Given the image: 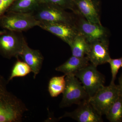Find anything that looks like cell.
<instances>
[{
	"label": "cell",
	"instance_id": "4fadbf2b",
	"mask_svg": "<svg viewBox=\"0 0 122 122\" xmlns=\"http://www.w3.org/2000/svg\"><path fill=\"white\" fill-rule=\"evenodd\" d=\"M19 56L29 66L33 73L34 78H36L41 69L44 60V57L40 51L31 49L26 42Z\"/></svg>",
	"mask_w": 122,
	"mask_h": 122
},
{
	"label": "cell",
	"instance_id": "44dd1931",
	"mask_svg": "<svg viewBox=\"0 0 122 122\" xmlns=\"http://www.w3.org/2000/svg\"><path fill=\"white\" fill-rule=\"evenodd\" d=\"M110 66L112 78L111 83H115L119 69L122 67V57L120 58L112 59L111 58L108 61Z\"/></svg>",
	"mask_w": 122,
	"mask_h": 122
},
{
	"label": "cell",
	"instance_id": "e0dca14e",
	"mask_svg": "<svg viewBox=\"0 0 122 122\" xmlns=\"http://www.w3.org/2000/svg\"><path fill=\"white\" fill-rule=\"evenodd\" d=\"M66 76L64 75L55 76L51 79L49 82L48 91L51 97H57L63 93L66 86Z\"/></svg>",
	"mask_w": 122,
	"mask_h": 122
},
{
	"label": "cell",
	"instance_id": "d6986e66",
	"mask_svg": "<svg viewBox=\"0 0 122 122\" xmlns=\"http://www.w3.org/2000/svg\"><path fill=\"white\" fill-rule=\"evenodd\" d=\"M32 72L29 66L25 62L17 58V61L14 65L8 82L15 77H24Z\"/></svg>",
	"mask_w": 122,
	"mask_h": 122
},
{
	"label": "cell",
	"instance_id": "7c38bea8",
	"mask_svg": "<svg viewBox=\"0 0 122 122\" xmlns=\"http://www.w3.org/2000/svg\"><path fill=\"white\" fill-rule=\"evenodd\" d=\"M77 15L92 23L102 25L99 0H74Z\"/></svg>",
	"mask_w": 122,
	"mask_h": 122
},
{
	"label": "cell",
	"instance_id": "ba28073f",
	"mask_svg": "<svg viewBox=\"0 0 122 122\" xmlns=\"http://www.w3.org/2000/svg\"><path fill=\"white\" fill-rule=\"evenodd\" d=\"M76 15V29L90 43L99 39L107 38L108 30L102 25L92 23L81 15Z\"/></svg>",
	"mask_w": 122,
	"mask_h": 122
},
{
	"label": "cell",
	"instance_id": "cb8c5ba5",
	"mask_svg": "<svg viewBox=\"0 0 122 122\" xmlns=\"http://www.w3.org/2000/svg\"></svg>",
	"mask_w": 122,
	"mask_h": 122
},
{
	"label": "cell",
	"instance_id": "8992f818",
	"mask_svg": "<svg viewBox=\"0 0 122 122\" xmlns=\"http://www.w3.org/2000/svg\"><path fill=\"white\" fill-rule=\"evenodd\" d=\"M119 96L118 85L110 83L103 86L89 99V102L100 115H106Z\"/></svg>",
	"mask_w": 122,
	"mask_h": 122
},
{
	"label": "cell",
	"instance_id": "9a60e30c",
	"mask_svg": "<svg viewBox=\"0 0 122 122\" xmlns=\"http://www.w3.org/2000/svg\"><path fill=\"white\" fill-rule=\"evenodd\" d=\"M44 2L43 0H15L6 13H31Z\"/></svg>",
	"mask_w": 122,
	"mask_h": 122
},
{
	"label": "cell",
	"instance_id": "2e32d148",
	"mask_svg": "<svg viewBox=\"0 0 122 122\" xmlns=\"http://www.w3.org/2000/svg\"><path fill=\"white\" fill-rule=\"evenodd\" d=\"M70 46L72 56L82 57L89 52L90 44L83 35L78 33Z\"/></svg>",
	"mask_w": 122,
	"mask_h": 122
},
{
	"label": "cell",
	"instance_id": "ffe728a7",
	"mask_svg": "<svg viewBox=\"0 0 122 122\" xmlns=\"http://www.w3.org/2000/svg\"><path fill=\"white\" fill-rule=\"evenodd\" d=\"M45 2L52 4L61 7L65 9H69L77 15L74 0H43Z\"/></svg>",
	"mask_w": 122,
	"mask_h": 122
},
{
	"label": "cell",
	"instance_id": "3957f363",
	"mask_svg": "<svg viewBox=\"0 0 122 122\" xmlns=\"http://www.w3.org/2000/svg\"><path fill=\"white\" fill-rule=\"evenodd\" d=\"M40 22L31 13L7 12L0 18L2 28L20 32L39 26Z\"/></svg>",
	"mask_w": 122,
	"mask_h": 122
},
{
	"label": "cell",
	"instance_id": "9c48e42d",
	"mask_svg": "<svg viewBox=\"0 0 122 122\" xmlns=\"http://www.w3.org/2000/svg\"><path fill=\"white\" fill-rule=\"evenodd\" d=\"M77 108L73 111L66 112L59 119L69 117L79 122H102L100 115L90 103L88 100L79 104Z\"/></svg>",
	"mask_w": 122,
	"mask_h": 122
},
{
	"label": "cell",
	"instance_id": "7402d4cb",
	"mask_svg": "<svg viewBox=\"0 0 122 122\" xmlns=\"http://www.w3.org/2000/svg\"><path fill=\"white\" fill-rule=\"evenodd\" d=\"M15 0H0V18L6 13Z\"/></svg>",
	"mask_w": 122,
	"mask_h": 122
},
{
	"label": "cell",
	"instance_id": "7a4b0ae2",
	"mask_svg": "<svg viewBox=\"0 0 122 122\" xmlns=\"http://www.w3.org/2000/svg\"><path fill=\"white\" fill-rule=\"evenodd\" d=\"M66 10L57 5L44 2L31 13L36 20L41 22L76 26V17Z\"/></svg>",
	"mask_w": 122,
	"mask_h": 122
},
{
	"label": "cell",
	"instance_id": "277c9868",
	"mask_svg": "<svg viewBox=\"0 0 122 122\" xmlns=\"http://www.w3.org/2000/svg\"><path fill=\"white\" fill-rule=\"evenodd\" d=\"M66 86L59 107H67L74 104L78 105L90 97L83 86L74 75H66Z\"/></svg>",
	"mask_w": 122,
	"mask_h": 122
},
{
	"label": "cell",
	"instance_id": "30bf717a",
	"mask_svg": "<svg viewBox=\"0 0 122 122\" xmlns=\"http://www.w3.org/2000/svg\"><path fill=\"white\" fill-rule=\"evenodd\" d=\"M90 47L86 56L91 64L97 66L107 63L111 58L107 38H102L90 43Z\"/></svg>",
	"mask_w": 122,
	"mask_h": 122
},
{
	"label": "cell",
	"instance_id": "8fae6325",
	"mask_svg": "<svg viewBox=\"0 0 122 122\" xmlns=\"http://www.w3.org/2000/svg\"><path fill=\"white\" fill-rule=\"evenodd\" d=\"M40 22L38 26L59 37L69 46L78 33L76 26L59 23Z\"/></svg>",
	"mask_w": 122,
	"mask_h": 122
},
{
	"label": "cell",
	"instance_id": "6da1fadb",
	"mask_svg": "<svg viewBox=\"0 0 122 122\" xmlns=\"http://www.w3.org/2000/svg\"><path fill=\"white\" fill-rule=\"evenodd\" d=\"M8 82L0 74V122H22L28 109L22 100L8 90Z\"/></svg>",
	"mask_w": 122,
	"mask_h": 122
},
{
	"label": "cell",
	"instance_id": "5bb4252c",
	"mask_svg": "<svg viewBox=\"0 0 122 122\" xmlns=\"http://www.w3.org/2000/svg\"><path fill=\"white\" fill-rule=\"evenodd\" d=\"M89 62L86 56L78 57L72 55L65 62L56 67L55 70L66 75H75L79 71L89 65Z\"/></svg>",
	"mask_w": 122,
	"mask_h": 122
},
{
	"label": "cell",
	"instance_id": "5b68a950",
	"mask_svg": "<svg viewBox=\"0 0 122 122\" xmlns=\"http://www.w3.org/2000/svg\"><path fill=\"white\" fill-rule=\"evenodd\" d=\"M20 32L4 29L0 31V55L5 58H18L25 39Z\"/></svg>",
	"mask_w": 122,
	"mask_h": 122
},
{
	"label": "cell",
	"instance_id": "603a6c76",
	"mask_svg": "<svg viewBox=\"0 0 122 122\" xmlns=\"http://www.w3.org/2000/svg\"><path fill=\"white\" fill-rule=\"evenodd\" d=\"M119 96L122 97V73L119 78V85H118Z\"/></svg>",
	"mask_w": 122,
	"mask_h": 122
},
{
	"label": "cell",
	"instance_id": "52a82bcc",
	"mask_svg": "<svg viewBox=\"0 0 122 122\" xmlns=\"http://www.w3.org/2000/svg\"><path fill=\"white\" fill-rule=\"evenodd\" d=\"M75 76L81 81L90 97L104 86L105 77L92 64H90L79 71Z\"/></svg>",
	"mask_w": 122,
	"mask_h": 122
},
{
	"label": "cell",
	"instance_id": "ac0fdd59",
	"mask_svg": "<svg viewBox=\"0 0 122 122\" xmlns=\"http://www.w3.org/2000/svg\"><path fill=\"white\" fill-rule=\"evenodd\" d=\"M111 122H122V97L119 96L106 115Z\"/></svg>",
	"mask_w": 122,
	"mask_h": 122
}]
</instances>
